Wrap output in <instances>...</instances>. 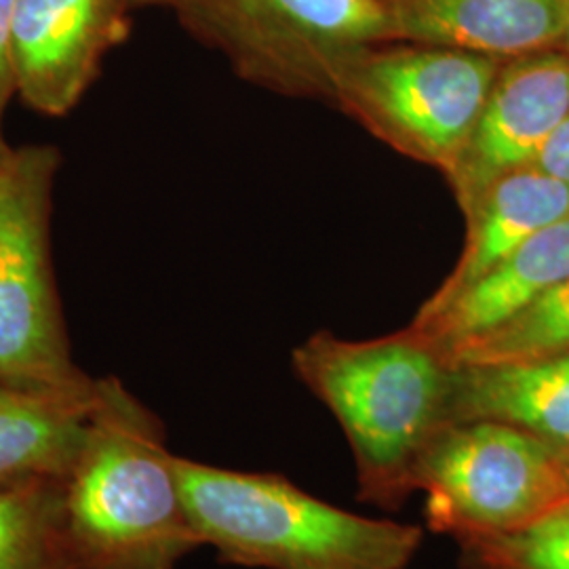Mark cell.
I'll use <instances>...</instances> for the list:
<instances>
[{"instance_id": "1", "label": "cell", "mask_w": 569, "mask_h": 569, "mask_svg": "<svg viewBox=\"0 0 569 569\" xmlns=\"http://www.w3.org/2000/svg\"><path fill=\"white\" fill-rule=\"evenodd\" d=\"M61 529L70 569H176L203 547L163 425L119 378L96 380Z\"/></svg>"}, {"instance_id": "2", "label": "cell", "mask_w": 569, "mask_h": 569, "mask_svg": "<svg viewBox=\"0 0 569 569\" xmlns=\"http://www.w3.org/2000/svg\"><path fill=\"white\" fill-rule=\"evenodd\" d=\"M293 369L345 430L363 502L399 510L448 427L451 366L409 327L376 340L319 331L293 350Z\"/></svg>"}, {"instance_id": "3", "label": "cell", "mask_w": 569, "mask_h": 569, "mask_svg": "<svg viewBox=\"0 0 569 569\" xmlns=\"http://www.w3.org/2000/svg\"><path fill=\"white\" fill-rule=\"evenodd\" d=\"M183 502L203 547L256 569H407L425 531L338 509L274 472L176 456Z\"/></svg>"}, {"instance_id": "4", "label": "cell", "mask_w": 569, "mask_h": 569, "mask_svg": "<svg viewBox=\"0 0 569 569\" xmlns=\"http://www.w3.org/2000/svg\"><path fill=\"white\" fill-rule=\"evenodd\" d=\"M148 2V0H143ZM234 72L284 96L333 98L346 61L397 42L387 0H157Z\"/></svg>"}, {"instance_id": "5", "label": "cell", "mask_w": 569, "mask_h": 569, "mask_svg": "<svg viewBox=\"0 0 569 569\" xmlns=\"http://www.w3.org/2000/svg\"><path fill=\"white\" fill-rule=\"evenodd\" d=\"M60 152L11 148L0 161V382L72 390L93 382L74 366L51 260Z\"/></svg>"}, {"instance_id": "6", "label": "cell", "mask_w": 569, "mask_h": 569, "mask_svg": "<svg viewBox=\"0 0 569 569\" xmlns=\"http://www.w3.org/2000/svg\"><path fill=\"white\" fill-rule=\"evenodd\" d=\"M502 63L460 49L387 42L346 61L331 100L401 154L448 176Z\"/></svg>"}, {"instance_id": "7", "label": "cell", "mask_w": 569, "mask_h": 569, "mask_svg": "<svg viewBox=\"0 0 569 569\" xmlns=\"http://www.w3.org/2000/svg\"><path fill=\"white\" fill-rule=\"evenodd\" d=\"M428 528L456 542L529 528L569 505L557 448L498 422L443 428L418 470Z\"/></svg>"}, {"instance_id": "8", "label": "cell", "mask_w": 569, "mask_h": 569, "mask_svg": "<svg viewBox=\"0 0 569 569\" xmlns=\"http://www.w3.org/2000/svg\"><path fill=\"white\" fill-rule=\"evenodd\" d=\"M569 112V56L542 49L505 60L448 178L467 213L483 190L536 163Z\"/></svg>"}, {"instance_id": "9", "label": "cell", "mask_w": 569, "mask_h": 569, "mask_svg": "<svg viewBox=\"0 0 569 569\" xmlns=\"http://www.w3.org/2000/svg\"><path fill=\"white\" fill-rule=\"evenodd\" d=\"M133 2L142 0H18L13 60L26 106L63 117L81 102L106 53L127 37Z\"/></svg>"}, {"instance_id": "10", "label": "cell", "mask_w": 569, "mask_h": 569, "mask_svg": "<svg viewBox=\"0 0 569 569\" xmlns=\"http://www.w3.org/2000/svg\"><path fill=\"white\" fill-rule=\"evenodd\" d=\"M569 279V216L519 244L486 277L439 306H422L409 326L446 359L458 346L507 323Z\"/></svg>"}, {"instance_id": "11", "label": "cell", "mask_w": 569, "mask_h": 569, "mask_svg": "<svg viewBox=\"0 0 569 569\" xmlns=\"http://www.w3.org/2000/svg\"><path fill=\"white\" fill-rule=\"evenodd\" d=\"M399 42L510 60L559 47L566 0H387Z\"/></svg>"}, {"instance_id": "12", "label": "cell", "mask_w": 569, "mask_h": 569, "mask_svg": "<svg viewBox=\"0 0 569 569\" xmlns=\"http://www.w3.org/2000/svg\"><path fill=\"white\" fill-rule=\"evenodd\" d=\"M448 422H498L552 448H569V350L507 363L451 366Z\"/></svg>"}, {"instance_id": "13", "label": "cell", "mask_w": 569, "mask_h": 569, "mask_svg": "<svg viewBox=\"0 0 569 569\" xmlns=\"http://www.w3.org/2000/svg\"><path fill=\"white\" fill-rule=\"evenodd\" d=\"M465 216V251L425 306L448 302L509 258L519 244L569 216V186L533 164L523 167L486 188Z\"/></svg>"}, {"instance_id": "14", "label": "cell", "mask_w": 569, "mask_h": 569, "mask_svg": "<svg viewBox=\"0 0 569 569\" xmlns=\"http://www.w3.org/2000/svg\"><path fill=\"white\" fill-rule=\"evenodd\" d=\"M91 385L72 390L0 382V489L61 481L81 448Z\"/></svg>"}, {"instance_id": "15", "label": "cell", "mask_w": 569, "mask_h": 569, "mask_svg": "<svg viewBox=\"0 0 569 569\" xmlns=\"http://www.w3.org/2000/svg\"><path fill=\"white\" fill-rule=\"evenodd\" d=\"M0 569H70L61 481L0 489Z\"/></svg>"}, {"instance_id": "16", "label": "cell", "mask_w": 569, "mask_h": 569, "mask_svg": "<svg viewBox=\"0 0 569 569\" xmlns=\"http://www.w3.org/2000/svg\"><path fill=\"white\" fill-rule=\"evenodd\" d=\"M569 350V279L488 333L449 352V366H486Z\"/></svg>"}, {"instance_id": "17", "label": "cell", "mask_w": 569, "mask_h": 569, "mask_svg": "<svg viewBox=\"0 0 569 569\" xmlns=\"http://www.w3.org/2000/svg\"><path fill=\"white\" fill-rule=\"evenodd\" d=\"M467 569H569V505L519 531L458 542Z\"/></svg>"}, {"instance_id": "18", "label": "cell", "mask_w": 569, "mask_h": 569, "mask_svg": "<svg viewBox=\"0 0 569 569\" xmlns=\"http://www.w3.org/2000/svg\"><path fill=\"white\" fill-rule=\"evenodd\" d=\"M18 0H0V161L7 157L11 146L2 136V119L7 103L13 93H18L16 81V60H13V18Z\"/></svg>"}, {"instance_id": "19", "label": "cell", "mask_w": 569, "mask_h": 569, "mask_svg": "<svg viewBox=\"0 0 569 569\" xmlns=\"http://www.w3.org/2000/svg\"><path fill=\"white\" fill-rule=\"evenodd\" d=\"M533 167L569 186V112L542 146Z\"/></svg>"}, {"instance_id": "20", "label": "cell", "mask_w": 569, "mask_h": 569, "mask_svg": "<svg viewBox=\"0 0 569 569\" xmlns=\"http://www.w3.org/2000/svg\"><path fill=\"white\" fill-rule=\"evenodd\" d=\"M559 49H563L569 56V0H566V21H563V34L559 41Z\"/></svg>"}, {"instance_id": "21", "label": "cell", "mask_w": 569, "mask_h": 569, "mask_svg": "<svg viewBox=\"0 0 569 569\" xmlns=\"http://www.w3.org/2000/svg\"><path fill=\"white\" fill-rule=\"evenodd\" d=\"M557 453H559V460H561V467L566 470L569 483V448H557Z\"/></svg>"}, {"instance_id": "22", "label": "cell", "mask_w": 569, "mask_h": 569, "mask_svg": "<svg viewBox=\"0 0 569 569\" xmlns=\"http://www.w3.org/2000/svg\"><path fill=\"white\" fill-rule=\"evenodd\" d=\"M142 2H143V0H142Z\"/></svg>"}]
</instances>
